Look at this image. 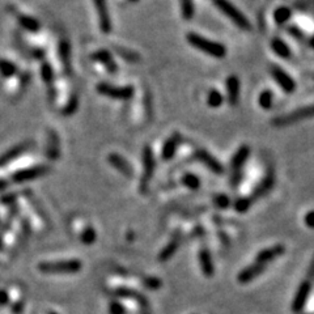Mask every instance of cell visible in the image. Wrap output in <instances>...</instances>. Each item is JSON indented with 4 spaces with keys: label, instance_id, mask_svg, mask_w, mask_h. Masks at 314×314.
Instances as JSON below:
<instances>
[{
    "label": "cell",
    "instance_id": "6da1fadb",
    "mask_svg": "<svg viewBox=\"0 0 314 314\" xmlns=\"http://www.w3.org/2000/svg\"><path fill=\"white\" fill-rule=\"evenodd\" d=\"M186 40H188L189 44L191 45L195 49L200 50L205 54L210 55L212 58H224L227 55V49H225L224 45L219 44V42H215L212 40H208V38L203 37V35H199L196 33H189L186 35Z\"/></svg>",
    "mask_w": 314,
    "mask_h": 314
},
{
    "label": "cell",
    "instance_id": "7a4b0ae2",
    "mask_svg": "<svg viewBox=\"0 0 314 314\" xmlns=\"http://www.w3.org/2000/svg\"><path fill=\"white\" fill-rule=\"evenodd\" d=\"M213 3L219 8V11H221L228 19H231L232 23L238 26L239 29H251V25L248 19H246V16L241 11H238L231 2H228V0H213Z\"/></svg>",
    "mask_w": 314,
    "mask_h": 314
},
{
    "label": "cell",
    "instance_id": "3957f363",
    "mask_svg": "<svg viewBox=\"0 0 314 314\" xmlns=\"http://www.w3.org/2000/svg\"><path fill=\"white\" fill-rule=\"evenodd\" d=\"M249 155H250V148L248 145H242L234 153L231 162V183L233 188H236L237 184L239 183V181H241L242 169H244L245 162L248 161Z\"/></svg>",
    "mask_w": 314,
    "mask_h": 314
},
{
    "label": "cell",
    "instance_id": "277c9868",
    "mask_svg": "<svg viewBox=\"0 0 314 314\" xmlns=\"http://www.w3.org/2000/svg\"><path fill=\"white\" fill-rule=\"evenodd\" d=\"M309 118H314V105H310V106L306 107H301V109H297L294 112L288 113L285 116L279 117V118L274 119V124L278 127H283V126H289L292 123H296V122L300 121H305V119Z\"/></svg>",
    "mask_w": 314,
    "mask_h": 314
},
{
    "label": "cell",
    "instance_id": "5b68a950",
    "mask_svg": "<svg viewBox=\"0 0 314 314\" xmlns=\"http://www.w3.org/2000/svg\"><path fill=\"white\" fill-rule=\"evenodd\" d=\"M155 172V157L150 147H145L143 151V174L140 179V191L145 194L150 188V182Z\"/></svg>",
    "mask_w": 314,
    "mask_h": 314
},
{
    "label": "cell",
    "instance_id": "8992f818",
    "mask_svg": "<svg viewBox=\"0 0 314 314\" xmlns=\"http://www.w3.org/2000/svg\"><path fill=\"white\" fill-rule=\"evenodd\" d=\"M97 90L102 96L114 98V100H130L134 96L133 87H113L110 84H98Z\"/></svg>",
    "mask_w": 314,
    "mask_h": 314
},
{
    "label": "cell",
    "instance_id": "52a82bcc",
    "mask_svg": "<svg viewBox=\"0 0 314 314\" xmlns=\"http://www.w3.org/2000/svg\"><path fill=\"white\" fill-rule=\"evenodd\" d=\"M81 263L79 261H63L58 263H44L40 268L45 272H54V274H68V272H76L80 270Z\"/></svg>",
    "mask_w": 314,
    "mask_h": 314
},
{
    "label": "cell",
    "instance_id": "ba28073f",
    "mask_svg": "<svg viewBox=\"0 0 314 314\" xmlns=\"http://www.w3.org/2000/svg\"><path fill=\"white\" fill-rule=\"evenodd\" d=\"M271 75H272V78L275 79V81L279 84V87L282 88L284 92L292 93L296 89V83H294L293 79L285 72L284 69L280 68V67H271Z\"/></svg>",
    "mask_w": 314,
    "mask_h": 314
},
{
    "label": "cell",
    "instance_id": "9c48e42d",
    "mask_svg": "<svg viewBox=\"0 0 314 314\" xmlns=\"http://www.w3.org/2000/svg\"><path fill=\"white\" fill-rule=\"evenodd\" d=\"M310 287L311 285L309 280H305V282L300 284L296 296L292 301V311H294V313H301L303 311V309L305 308L306 301H308L309 293H310Z\"/></svg>",
    "mask_w": 314,
    "mask_h": 314
},
{
    "label": "cell",
    "instance_id": "30bf717a",
    "mask_svg": "<svg viewBox=\"0 0 314 314\" xmlns=\"http://www.w3.org/2000/svg\"><path fill=\"white\" fill-rule=\"evenodd\" d=\"M195 159L205 164L207 167V169H210L212 173L215 174H223L224 173V168L220 164L219 160L216 157H213L210 152H207L206 150H199L195 152Z\"/></svg>",
    "mask_w": 314,
    "mask_h": 314
},
{
    "label": "cell",
    "instance_id": "8fae6325",
    "mask_svg": "<svg viewBox=\"0 0 314 314\" xmlns=\"http://www.w3.org/2000/svg\"><path fill=\"white\" fill-rule=\"evenodd\" d=\"M96 9H97L98 20H100V28L104 33H109L112 29V23H110L109 11H107V6L105 0H93Z\"/></svg>",
    "mask_w": 314,
    "mask_h": 314
},
{
    "label": "cell",
    "instance_id": "7c38bea8",
    "mask_svg": "<svg viewBox=\"0 0 314 314\" xmlns=\"http://www.w3.org/2000/svg\"><path fill=\"white\" fill-rule=\"evenodd\" d=\"M284 250L285 249L283 245H275V246H271V248L265 249V250L258 253V255H256L255 258V263H260V265L266 266L268 262L274 261L275 258H278V256H280L282 254H284Z\"/></svg>",
    "mask_w": 314,
    "mask_h": 314
},
{
    "label": "cell",
    "instance_id": "4fadbf2b",
    "mask_svg": "<svg viewBox=\"0 0 314 314\" xmlns=\"http://www.w3.org/2000/svg\"><path fill=\"white\" fill-rule=\"evenodd\" d=\"M274 184H275L274 172H272V170H268L267 174H266V177L263 178V181L261 182L258 186H256V189H255V191H254L251 199H253V200H255L256 198H261V196L267 195V194L270 193L271 190H272Z\"/></svg>",
    "mask_w": 314,
    "mask_h": 314
},
{
    "label": "cell",
    "instance_id": "5bb4252c",
    "mask_svg": "<svg viewBox=\"0 0 314 314\" xmlns=\"http://www.w3.org/2000/svg\"><path fill=\"white\" fill-rule=\"evenodd\" d=\"M265 268L266 266L260 265V263H254V265L248 266V267L244 268L238 274V282L241 283V284H246V283L251 282V280L260 276L263 271H265Z\"/></svg>",
    "mask_w": 314,
    "mask_h": 314
},
{
    "label": "cell",
    "instance_id": "9a60e30c",
    "mask_svg": "<svg viewBox=\"0 0 314 314\" xmlns=\"http://www.w3.org/2000/svg\"><path fill=\"white\" fill-rule=\"evenodd\" d=\"M227 96L228 101L232 106H236L239 101V80L236 76H229L227 79Z\"/></svg>",
    "mask_w": 314,
    "mask_h": 314
},
{
    "label": "cell",
    "instance_id": "2e32d148",
    "mask_svg": "<svg viewBox=\"0 0 314 314\" xmlns=\"http://www.w3.org/2000/svg\"><path fill=\"white\" fill-rule=\"evenodd\" d=\"M109 162L113 165V167L116 168L118 172L124 174V176H128V177L133 176V168H131V165L128 164L121 155L112 153V155L109 156Z\"/></svg>",
    "mask_w": 314,
    "mask_h": 314
},
{
    "label": "cell",
    "instance_id": "e0dca14e",
    "mask_svg": "<svg viewBox=\"0 0 314 314\" xmlns=\"http://www.w3.org/2000/svg\"><path fill=\"white\" fill-rule=\"evenodd\" d=\"M179 141H181V136H179L178 134H174L173 136H170V138L165 141L164 147H162V159L164 160L173 159V156L174 153H176Z\"/></svg>",
    "mask_w": 314,
    "mask_h": 314
},
{
    "label": "cell",
    "instance_id": "ac0fdd59",
    "mask_svg": "<svg viewBox=\"0 0 314 314\" xmlns=\"http://www.w3.org/2000/svg\"><path fill=\"white\" fill-rule=\"evenodd\" d=\"M199 261H200V267H202L203 274L207 278L212 276L215 267H213L212 256H211V253L207 249H202V250H200V253H199Z\"/></svg>",
    "mask_w": 314,
    "mask_h": 314
},
{
    "label": "cell",
    "instance_id": "d6986e66",
    "mask_svg": "<svg viewBox=\"0 0 314 314\" xmlns=\"http://www.w3.org/2000/svg\"><path fill=\"white\" fill-rule=\"evenodd\" d=\"M179 244H181V234L178 233L172 238V241H170L164 249H162V251L159 255V260L161 261V262H165V261L170 260V258L176 254L177 249L179 248Z\"/></svg>",
    "mask_w": 314,
    "mask_h": 314
},
{
    "label": "cell",
    "instance_id": "ffe728a7",
    "mask_svg": "<svg viewBox=\"0 0 314 314\" xmlns=\"http://www.w3.org/2000/svg\"><path fill=\"white\" fill-rule=\"evenodd\" d=\"M93 59L95 61L101 62L102 64H104L105 67H106V69L109 71V72H117V64L114 63V61H113V57L112 54H110L109 51H105V50H100V51L96 52L95 55H93Z\"/></svg>",
    "mask_w": 314,
    "mask_h": 314
},
{
    "label": "cell",
    "instance_id": "44dd1931",
    "mask_svg": "<svg viewBox=\"0 0 314 314\" xmlns=\"http://www.w3.org/2000/svg\"><path fill=\"white\" fill-rule=\"evenodd\" d=\"M271 49L274 50L275 54L279 55L280 58H289L291 57V50H289L288 45L279 38L271 41Z\"/></svg>",
    "mask_w": 314,
    "mask_h": 314
},
{
    "label": "cell",
    "instance_id": "7402d4cb",
    "mask_svg": "<svg viewBox=\"0 0 314 314\" xmlns=\"http://www.w3.org/2000/svg\"><path fill=\"white\" fill-rule=\"evenodd\" d=\"M45 173V168L38 167L34 168V169H29V170H24V172H20L15 176L16 181H28V179H33L35 177L41 176V174Z\"/></svg>",
    "mask_w": 314,
    "mask_h": 314
},
{
    "label": "cell",
    "instance_id": "603a6c76",
    "mask_svg": "<svg viewBox=\"0 0 314 314\" xmlns=\"http://www.w3.org/2000/svg\"><path fill=\"white\" fill-rule=\"evenodd\" d=\"M194 2L193 0H181V13L184 20H191L194 17Z\"/></svg>",
    "mask_w": 314,
    "mask_h": 314
},
{
    "label": "cell",
    "instance_id": "cb8c5ba5",
    "mask_svg": "<svg viewBox=\"0 0 314 314\" xmlns=\"http://www.w3.org/2000/svg\"><path fill=\"white\" fill-rule=\"evenodd\" d=\"M258 104H260V106L262 107V109H271L272 104H274V95H272L270 90H263L260 95V98H258Z\"/></svg>",
    "mask_w": 314,
    "mask_h": 314
},
{
    "label": "cell",
    "instance_id": "d4e9b609",
    "mask_svg": "<svg viewBox=\"0 0 314 314\" xmlns=\"http://www.w3.org/2000/svg\"><path fill=\"white\" fill-rule=\"evenodd\" d=\"M289 17H291V11H289V8H287V7H280L274 13L275 21H276L279 25H283V24L287 23V21L289 20Z\"/></svg>",
    "mask_w": 314,
    "mask_h": 314
},
{
    "label": "cell",
    "instance_id": "484cf974",
    "mask_svg": "<svg viewBox=\"0 0 314 314\" xmlns=\"http://www.w3.org/2000/svg\"><path fill=\"white\" fill-rule=\"evenodd\" d=\"M182 182L186 188L191 189V190H198L200 188V179L195 174H184Z\"/></svg>",
    "mask_w": 314,
    "mask_h": 314
},
{
    "label": "cell",
    "instance_id": "4316f807",
    "mask_svg": "<svg viewBox=\"0 0 314 314\" xmlns=\"http://www.w3.org/2000/svg\"><path fill=\"white\" fill-rule=\"evenodd\" d=\"M223 95L220 92H217V90H211L210 93H208V97H207V104L210 105L211 107H219L220 105L223 104Z\"/></svg>",
    "mask_w": 314,
    "mask_h": 314
},
{
    "label": "cell",
    "instance_id": "83f0119b",
    "mask_svg": "<svg viewBox=\"0 0 314 314\" xmlns=\"http://www.w3.org/2000/svg\"><path fill=\"white\" fill-rule=\"evenodd\" d=\"M253 199L251 198H241L238 199L236 203H234V207H236L237 212L239 213H244L246 212V211H249V208L253 206Z\"/></svg>",
    "mask_w": 314,
    "mask_h": 314
},
{
    "label": "cell",
    "instance_id": "f1b7e54d",
    "mask_svg": "<svg viewBox=\"0 0 314 314\" xmlns=\"http://www.w3.org/2000/svg\"><path fill=\"white\" fill-rule=\"evenodd\" d=\"M213 202H215V205H216L219 208H227L229 207V205H231V199L228 198L227 195H223L221 194V195L215 196Z\"/></svg>",
    "mask_w": 314,
    "mask_h": 314
},
{
    "label": "cell",
    "instance_id": "f546056e",
    "mask_svg": "<svg viewBox=\"0 0 314 314\" xmlns=\"http://www.w3.org/2000/svg\"><path fill=\"white\" fill-rule=\"evenodd\" d=\"M20 24H23V25L25 26L26 29H30V30H35L38 28V24L35 23L34 19L25 17V16H21V17H20Z\"/></svg>",
    "mask_w": 314,
    "mask_h": 314
},
{
    "label": "cell",
    "instance_id": "4dcf8cb0",
    "mask_svg": "<svg viewBox=\"0 0 314 314\" xmlns=\"http://www.w3.org/2000/svg\"><path fill=\"white\" fill-rule=\"evenodd\" d=\"M96 239V232L93 231L92 228H88L87 231L84 232L83 236H81V242L84 244H92Z\"/></svg>",
    "mask_w": 314,
    "mask_h": 314
},
{
    "label": "cell",
    "instance_id": "1f68e13d",
    "mask_svg": "<svg viewBox=\"0 0 314 314\" xmlns=\"http://www.w3.org/2000/svg\"><path fill=\"white\" fill-rule=\"evenodd\" d=\"M144 285L148 289H159L161 287V280L157 279V278H147L144 280Z\"/></svg>",
    "mask_w": 314,
    "mask_h": 314
},
{
    "label": "cell",
    "instance_id": "d6a6232c",
    "mask_svg": "<svg viewBox=\"0 0 314 314\" xmlns=\"http://www.w3.org/2000/svg\"><path fill=\"white\" fill-rule=\"evenodd\" d=\"M0 71H2L4 75L8 76V75H12V73H13V71H15V67L12 66L9 62L2 61V62H0Z\"/></svg>",
    "mask_w": 314,
    "mask_h": 314
},
{
    "label": "cell",
    "instance_id": "836d02e7",
    "mask_svg": "<svg viewBox=\"0 0 314 314\" xmlns=\"http://www.w3.org/2000/svg\"><path fill=\"white\" fill-rule=\"evenodd\" d=\"M119 55H121V57H123L124 59H127V61H130V62H135L139 59V57L136 55V52L126 51V50H119Z\"/></svg>",
    "mask_w": 314,
    "mask_h": 314
},
{
    "label": "cell",
    "instance_id": "e575fe53",
    "mask_svg": "<svg viewBox=\"0 0 314 314\" xmlns=\"http://www.w3.org/2000/svg\"><path fill=\"white\" fill-rule=\"evenodd\" d=\"M112 313L113 314H126V310H124L123 306L118 303H113L112 304Z\"/></svg>",
    "mask_w": 314,
    "mask_h": 314
},
{
    "label": "cell",
    "instance_id": "d590c367",
    "mask_svg": "<svg viewBox=\"0 0 314 314\" xmlns=\"http://www.w3.org/2000/svg\"><path fill=\"white\" fill-rule=\"evenodd\" d=\"M305 223H306V225H308L309 228H313V229H314V211H311V212L306 213Z\"/></svg>",
    "mask_w": 314,
    "mask_h": 314
},
{
    "label": "cell",
    "instance_id": "8d00e7d4",
    "mask_svg": "<svg viewBox=\"0 0 314 314\" xmlns=\"http://www.w3.org/2000/svg\"><path fill=\"white\" fill-rule=\"evenodd\" d=\"M308 278H309V282H310V280H313V279H314V260H313V262H311L310 267H309V271H308Z\"/></svg>",
    "mask_w": 314,
    "mask_h": 314
},
{
    "label": "cell",
    "instance_id": "74e56055",
    "mask_svg": "<svg viewBox=\"0 0 314 314\" xmlns=\"http://www.w3.org/2000/svg\"><path fill=\"white\" fill-rule=\"evenodd\" d=\"M289 34H292V35H296V37H303V33L300 32L299 29H297V28H289Z\"/></svg>",
    "mask_w": 314,
    "mask_h": 314
},
{
    "label": "cell",
    "instance_id": "f35d334b",
    "mask_svg": "<svg viewBox=\"0 0 314 314\" xmlns=\"http://www.w3.org/2000/svg\"><path fill=\"white\" fill-rule=\"evenodd\" d=\"M310 46L314 49V35H313V37H311V40H310Z\"/></svg>",
    "mask_w": 314,
    "mask_h": 314
},
{
    "label": "cell",
    "instance_id": "ab89813d",
    "mask_svg": "<svg viewBox=\"0 0 314 314\" xmlns=\"http://www.w3.org/2000/svg\"><path fill=\"white\" fill-rule=\"evenodd\" d=\"M130 2H138V0H130Z\"/></svg>",
    "mask_w": 314,
    "mask_h": 314
}]
</instances>
